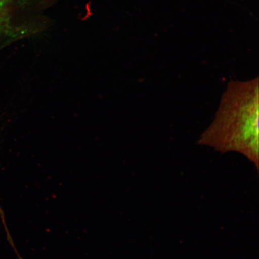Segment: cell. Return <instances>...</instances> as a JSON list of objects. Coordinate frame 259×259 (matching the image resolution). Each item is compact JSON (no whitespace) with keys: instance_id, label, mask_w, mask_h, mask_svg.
I'll return each instance as SVG.
<instances>
[{"instance_id":"6da1fadb","label":"cell","mask_w":259,"mask_h":259,"mask_svg":"<svg viewBox=\"0 0 259 259\" xmlns=\"http://www.w3.org/2000/svg\"><path fill=\"white\" fill-rule=\"evenodd\" d=\"M258 77L231 80L223 93L215 118L199 139L200 145L220 153L236 152L258 170Z\"/></svg>"},{"instance_id":"7a4b0ae2","label":"cell","mask_w":259,"mask_h":259,"mask_svg":"<svg viewBox=\"0 0 259 259\" xmlns=\"http://www.w3.org/2000/svg\"><path fill=\"white\" fill-rule=\"evenodd\" d=\"M28 0H0V40L20 34L28 24Z\"/></svg>"}]
</instances>
